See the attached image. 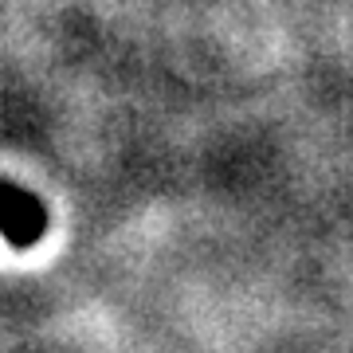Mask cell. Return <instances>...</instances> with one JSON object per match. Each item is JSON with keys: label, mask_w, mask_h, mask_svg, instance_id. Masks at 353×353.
<instances>
[{"label": "cell", "mask_w": 353, "mask_h": 353, "mask_svg": "<svg viewBox=\"0 0 353 353\" xmlns=\"http://www.w3.org/2000/svg\"><path fill=\"white\" fill-rule=\"evenodd\" d=\"M0 236L20 252L36 248L48 236V204L12 181H0Z\"/></svg>", "instance_id": "cell-1"}]
</instances>
